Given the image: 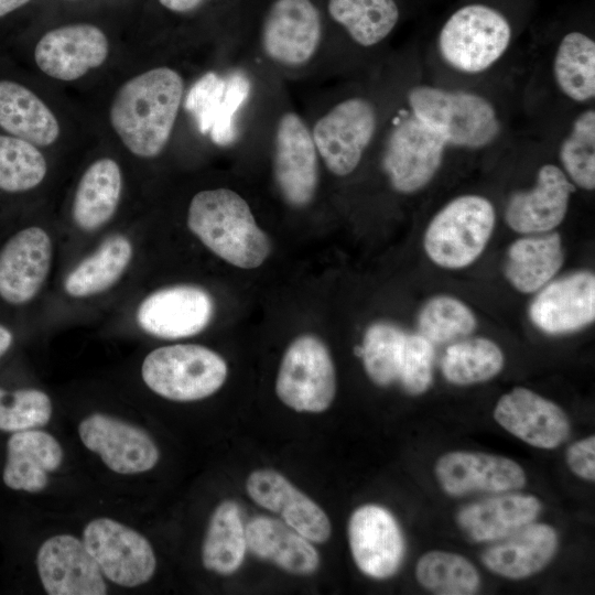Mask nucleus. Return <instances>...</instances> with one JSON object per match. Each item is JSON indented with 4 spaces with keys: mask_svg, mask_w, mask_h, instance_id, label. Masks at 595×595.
<instances>
[{
    "mask_svg": "<svg viewBox=\"0 0 595 595\" xmlns=\"http://www.w3.org/2000/svg\"><path fill=\"white\" fill-rule=\"evenodd\" d=\"M185 90L183 76L159 66L127 80L109 110L112 129L136 156L152 159L167 145Z\"/></svg>",
    "mask_w": 595,
    "mask_h": 595,
    "instance_id": "f257e3e1",
    "label": "nucleus"
},
{
    "mask_svg": "<svg viewBox=\"0 0 595 595\" xmlns=\"http://www.w3.org/2000/svg\"><path fill=\"white\" fill-rule=\"evenodd\" d=\"M187 226L210 251L236 267L255 269L270 253L268 236L256 223L247 201L234 190L196 193L188 205Z\"/></svg>",
    "mask_w": 595,
    "mask_h": 595,
    "instance_id": "f03ea898",
    "label": "nucleus"
},
{
    "mask_svg": "<svg viewBox=\"0 0 595 595\" xmlns=\"http://www.w3.org/2000/svg\"><path fill=\"white\" fill-rule=\"evenodd\" d=\"M412 115L436 130L448 144L478 149L500 131L496 109L480 95L432 86H414L408 93Z\"/></svg>",
    "mask_w": 595,
    "mask_h": 595,
    "instance_id": "7ed1b4c3",
    "label": "nucleus"
},
{
    "mask_svg": "<svg viewBox=\"0 0 595 595\" xmlns=\"http://www.w3.org/2000/svg\"><path fill=\"white\" fill-rule=\"evenodd\" d=\"M495 223L489 199L475 194L458 196L431 219L424 232V250L442 268H465L485 250Z\"/></svg>",
    "mask_w": 595,
    "mask_h": 595,
    "instance_id": "20e7f679",
    "label": "nucleus"
},
{
    "mask_svg": "<svg viewBox=\"0 0 595 595\" xmlns=\"http://www.w3.org/2000/svg\"><path fill=\"white\" fill-rule=\"evenodd\" d=\"M144 383L173 401H196L225 382L227 365L214 350L196 344H175L150 351L141 366Z\"/></svg>",
    "mask_w": 595,
    "mask_h": 595,
    "instance_id": "39448f33",
    "label": "nucleus"
},
{
    "mask_svg": "<svg viewBox=\"0 0 595 595\" xmlns=\"http://www.w3.org/2000/svg\"><path fill=\"white\" fill-rule=\"evenodd\" d=\"M511 41L508 20L497 10L473 3L456 10L439 34L443 60L457 71L480 73L494 65Z\"/></svg>",
    "mask_w": 595,
    "mask_h": 595,
    "instance_id": "423d86ee",
    "label": "nucleus"
},
{
    "mask_svg": "<svg viewBox=\"0 0 595 595\" xmlns=\"http://www.w3.org/2000/svg\"><path fill=\"white\" fill-rule=\"evenodd\" d=\"M377 110L361 96L342 99L310 127L320 160L336 176H347L359 165L375 138Z\"/></svg>",
    "mask_w": 595,
    "mask_h": 595,
    "instance_id": "0eeeda50",
    "label": "nucleus"
},
{
    "mask_svg": "<svg viewBox=\"0 0 595 595\" xmlns=\"http://www.w3.org/2000/svg\"><path fill=\"white\" fill-rule=\"evenodd\" d=\"M323 35L322 13L313 0H273L262 18L259 44L272 64L298 69L315 58Z\"/></svg>",
    "mask_w": 595,
    "mask_h": 595,
    "instance_id": "6e6552de",
    "label": "nucleus"
},
{
    "mask_svg": "<svg viewBox=\"0 0 595 595\" xmlns=\"http://www.w3.org/2000/svg\"><path fill=\"white\" fill-rule=\"evenodd\" d=\"M272 139V172L281 197L291 207L307 206L320 181V156L310 126L288 109L278 117Z\"/></svg>",
    "mask_w": 595,
    "mask_h": 595,
    "instance_id": "1a4fd4ad",
    "label": "nucleus"
},
{
    "mask_svg": "<svg viewBox=\"0 0 595 595\" xmlns=\"http://www.w3.org/2000/svg\"><path fill=\"white\" fill-rule=\"evenodd\" d=\"M279 399L299 412H322L335 396L334 365L325 344L313 335L295 338L285 350L275 382Z\"/></svg>",
    "mask_w": 595,
    "mask_h": 595,
    "instance_id": "9d476101",
    "label": "nucleus"
},
{
    "mask_svg": "<svg viewBox=\"0 0 595 595\" xmlns=\"http://www.w3.org/2000/svg\"><path fill=\"white\" fill-rule=\"evenodd\" d=\"M83 542L102 575L123 587H137L154 574L151 543L134 529L110 518H96L83 531Z\"/></svg>",
    "mask_w": 595,
    "mask_h": 595,
    "instance_id": "9b49d317",
    "label": "nucleus"
},
{
    "mask_svg": "<svg viewBox=\"0 0 595 595\" xmlns=\"http://www.w3.org/2000/svg\"><path fill=\"white\" fill-rule=\"evenodd\" d=\"M446 144L436 130L414 115L398 120L382 155L391 186L403 194L423 188L440 169Z\"/></svg>",
    "mask_w": 595,
    "mask_h": 595,
    "instance_id": "f8f14e48",
    "label": "nucleus"
},
{
    "mask_svg": "<svg viewBox=\"0 0 595 595\" xmlns=\"http://www.w3.org/2000/svg\"><path fill=\"white\" fill-rule=\"evenodd\" d=\"M82 443L112 472L133 475L152 469L160 452L141 428L104 413L86 416L78 426Z\"/></svg>",
    "mask_w": 595,
    "mask_h": 595,
    "instance_id": "ddd939ff",
    "label": "nucleus"
},
{
    "mask_svg": "<svg viewBox=\"0 0 595 595\" xmlns=\"http://www.w3.org/2000/svg\"><path fill=\"white\" fill-rule=\"evenodd\" d=\"M108 54L109 41L101 29L75 23L43 34L34 46L33 58L48 77L72 82L101 66Z\"/></svg>",
    "mask_w": 595,
    "mask_h": 595,
    "instance_id": "4468645a",
    "label": "nucleus"
},
{
    "mask_svg": "<svg viewBox=\"0 0 595 595\" xmlns=\"http://www.w3.org/2000/svg\"><path fill=\"white\" fill-rule=\"evenodd\" d=\"M214 313L212 296L203 288L177 284L159 289L142 300L136 318L148 334L167 339L201 333Z\"/></svg>",
    "mask_w": 595,
    "mask_h": 595,
    "instance_id": "2eb2a0df",
    "label": "nucleus"
},
{
    "mask_svg": "<svg viewBox=\"0 0 595 595\" xmlns=\"http://www.w3.org/2000/svg\"><path fill=\"white\" fill-rule=\"evenodd\" d=\"M52 240L39 226L12 235L0 248V298L10 305L32 301L42 289L51 268Z\"/></svg>",
    "mask_w": 595,
    "mask_h": 595,
    "instance_id": "dca6fc26",
    "label": "nucleus"
},
{
    "mask_svg": "<svg viewBox=\"0 0 595 595\" xmlns=\"http://www.w3.org/2000/svg\"><path fill=\"white\" fill-rule=\"evenodd\" d=\"M36 569L50 595H105L107 584L83 540L71 534L46 539L36 554Z\"/></svg>",
    "mask_w": 595,
    "mask_h": 595,
    "instance_id": "f3484780",
    "label": "nucleus"
},
{
    "mask_svg": "<svg viewBox=\"0 0 595 595\" xmlns=\"http://www.w3.org/2000/svg\"><path fill=\"white\" fill-rule=\"evenodd\" d=\"M348 540L356 565L368 576L387 578L401 565L404 541L400 527L380 506L365 505L353 512Z\"/></svg>",
    "mask_w": 595,
    "mask_h": 595,
    "instance_id": "a211bd4d",
    "label": "nucleus"
},
{
    "mask_svg": "<svg viewBox=\"0 0 595 595\" xmlns=\"http://www.w3.org/2000/svg\"><path fill=\"white\" fill-rule=\"evenodd\" d=\"M530 321L544 333L578 331L595 318V275L577 271L539 290L529 306Z\"/></svg>",
    "mask_w": 595,
    "mask_h": 595,
    "instance_id": "6ab92c4d",
    "label": "nucleus"
},
{
    "mask_svg": "<svg viewBox=\"0 0 595 595\" xmlns=\"http://www.w3.org/2000/svg\"><path fill=\"white\" fill-rule=\"evenodd\" d=\"M495 420L509 433L539 448L560 446L570 435V421L554 402L523 387L502 394Z\"/></svg>",
    "mask_w": 595,
    "mask_h": 595,
    "instance_id": "aec40b11",
    "label": "nucleus"
},
{
    "mask_svg": "<svg viewBox=\"0 0 595 595\" xmlns=\"http://www.w3.org/2000/svg\"><path fill=\"white\" fill-rule=\"evenodd\" d=\"M574 185L564 171L554 164L542 165L536 185L515 193L506 207V221L516 232H550L564 219Z\"/></svg>",
    "mask_w": 595,
    "mask_h": 595,
    "instance_id": "412c9836",
    "label": "nucleus"
},
{
    "mask_svg": "<svg viewBox=\"0 0 595 595\" xmlns=\"http://www.w3.org/2000/svg\"><path fill=\"white\" fill-rule=\"evenodd\" d=\"M435 475L442 488L453 496L509 491L526 484V474L518 463L486 453H446L437 459Z\"/></svg>",
    "mask_w": 595,
    "mask_h": 595,
    "instance_id": "4be33fe9",
    "label": "nucleus"
},
{
    "mask_svg": "<svg viewBox=\"0 0 595 595\" xmlns=\"http://www.w3.org/2000/svg\"><path fill=\"white\" fill-rule=\"evenodd\" d=\"M246 488L259 506L279 513L288 526L310 541L323 543L331 536V522L324 510L283 475L272 469L251 473Z\"/></svg>",
    "mask_w": 595,
    "mask_h": 595,
    "instance_id": "5701e85b",
    "label": "nucleus"
},
{
    "mask_svg": "<svg viewBox=\"0 0 595 595\" xmlns=\"http://www.w3.org/2000/svg\"><path fill=\"white\" fill-rule=\"evenodd\" d=\"M64 453L50 433L31 429L12 433L7 442L2 479L7 487L26 493L42 491L50 473L58 469Z\"/></svg>",
    "mask_w": 595,
    "mask_h": 595,
    "instance_id": "b1692460",
    "label": "nucleus"
},
{
    "mask_svg": "<svg viewBox=\"0 0 595 595\" xmlns=\"http://www.w3.org/2000/svg\"><path fill=\"white\" fill-rule=\"evenodd\" d=\"M558 548L555 530L545 523H529L488 548L483 563L494 573L520 580L540 572Z\"/></svg>",
    "mask_w": 595,
    "mask_h": 595,
    "instance_id": "393cba45",
    "label": "nucleus"
},
{
    "mask_svg": "<svg viewBox=\"0 0 595 595\" xmlns=\"http://www.w3.org/2000/svg\"><path fill=\"white\" fill-rule=\"evenodd\" d=\"M0 131L44 148L58 139L61 128L31 88L14 78L0 77Z\"/></svg>",
    "mask_w": 595,
    "mask_h": 595,
    "instance_id": "a878e982",
    "label": "nucleus"
},
{
    "mask_svg": "<svg viewBox=\"0 0 595 595\" xmlns=\"http://www.w3.org/2000/svg\"><path fill=\"white\" fill-rule=\"evenodd\" d=\"M245 532L247 547L253 554L290 573L309 575L318 567L320 556L310 540L277 519L253 518Z\"/></svg>",
    "mask_w": 595,
    "mask_h": 595,
    "instance_id": "bb28decb",
    "label": "nucleus"
},
{
    "mask_svg": "<svg viewBox=\"0 0 595 595\" xmlns=\"http://www.w3.org/2000/svg\"><path fill=\"white\" fill-rule=\"evenodd\" d=\"M540 509L534 496L502 495L466 506L457 523L477 542L499 540L531 523Z\"/></svg>",
    "mask_w": 595,
    "mask_h": 595,
    "instance_id": "cd10ccee",
    "label": "nucleus"
},
{
    "mask_svg": "<svg viewBox=\"0 0 595 595\" xmlns=\"http://www.w3.org/2000/svg\"><path fill=\"white\" fill-rule=\"evenodd\" d=\"M564 262L561 236L544 232L521 237L508 248L505 275L521 293H533L548 284Z\"/></svg>",
    "mask_w": 595,
    "mask_h": 595,
    "instance_id": "c85d7f7f",
    "label": "nucleus"
},
{
    "mask_svg": "<svg viewBox=\"0 0 595 595\" xmlns=\"http://www.w3.org/2000/svg\"><path fill=\"white\" fill-rule=\"evenodd\" d=\"M122 173L110 158L93 162L82 175L72 205V217L84 231H94L115 215L121 198Z\"/></svg>",
    "mask_w": 595,
    "mask_h": 595,
    "instance_id": "c756f323",
    "label": "nucleus"
},
{
    "mask_svg": "<svg viewBox=\"0 0 595 595\" xmlns=\"http://www.w3.org/2000/svg\"><path fill=\"white\" fill-rule=\"evenodd\" d=\"M132 256L128 237L122 234L107 237L65 277L64 291L72 298H87L109 290L126 272Z\"/></svg>",
    "mask_w": 595,
    "mask_h": 595,
    "instance_id": "7c9ffc66",
    "label": "nucleus"
},
{
    "mask_svg": "<svg viewBox=\"0 0 595 595\" xmlns=\"http://www.w3.org/2000/svg\"><path fill=\"white\" fill-rule=\"evenodd\" d=\"M247 548L238 505L225 500L213 512L202 547L205 569L229 575L241 565Z\"/></svg>",
    "mask_w": 595,
    "mask_h": 595,
    "instance_id": "2f4dec72",
    "label": "nucleus"
},
{
    "mask_svg": "<svg viewBox=\"0 0 595 595\" xmlns=\"http://www.w3.org/2000/svg\"><path fill=\"white\" fill-rule=\"evenodd\" d=\"M327 12L364 47L383 41L393 31L400 14L396 0H328Z\"/></svg>",
    "mask_w": 595,
    "mask_h": 595,
    "instance_id": "473e14b6",
    "label": "nucleus"
},
{
    "mask_svg": "<svg viewBox=\"0 0 595 595\" xmlns=\"http://www.w3.org/2000/svg\"><path fill=\"white\" fill-rule=\"evenodd\" d=\"M553 74L558 87L570 99L583 102L595 96V42L586 34H565L554 55Z\"/></svg>",
    "mask_w": 595,
    "mask_h": 595,
    "instance_id": "72a5a7b5",
    "label": "nucleus"
},
{
    "mask_svg": "<svg viewBox=\"0 0 595 595\" xmlns=\"http://www.w3.org/2000/svg\"><path fill=\"white\" fill-rule=\"evenodd\" d=\"M500 347L485 337L452 343L442 359V372L447 381L465 386L487 381L504 367Z\"/></svg>",
    "mask_w": 595,
    "mask_h": 595,
    "instance_id": "f704fd0d",
    "label": "nucleus"
},
{
    "mask_svg": "<svg viewBox=\"0 0 595 595\" xmlns=\"http://www.w3.org/2000/svg\"><path fill=\"white\" fill-rule=\"evenodd\" d=\"M47 174L39 147L0 131V192L22 194L36 188Z\"/></svg>",
    "mask_w": 595,
    "mask_h": 595,
    "instance_id": "c9c22d12",
    "label": "nucleus"
},
{
    "mask_svg": "<svg viewBox=\"0 0 595 595\" xmlns=\"http://www.w3.org/2000/svg\"><path fill=\"white\" fill-rule=\"evenodd\" d=\"M415 576L423 587L441 595H470L477 593L480 585L473 563L446 551L423 554L416 563Z\"/></svg>",
    "mask_w": 595,
    "mask_h": 595,
    "instance_id": "e433bc0d",
    "label": "nucleus"
},
{
    "mask_svg": "<svg viewBox=\"0 0 595 595\" xmlns=\"http://www.w3.org/2000/svg\"><path fill=\"white\" fill-rule=\"evenodd\" d=\"M477 326L473 311L450 295L431 298L418 316L419 334L433 345L455 342L469 335Z\"/></svg>",
    "mask_w": 595,
    "mask_h": 595,
    "instance_id": "4c0bfd02",
    "label": "nucleus"
},
{
    "mask_svg": "<svg viewBox=\"0 0 595 595\" xmlns=\"http://www.w3.org/2000/svg\"><path fill=\"white\" fill-rule=\"evenodd\" d=\"M407 333L399 326L378 322L364 336L361 357L369 378L379 386H388L399 378Z\"/></svg>",
    "mask_w": 595,
    "mask_h": 595,
    "instance_id": "58836bf2",
    "label": "nucleus"
},
{
    "mask_svg": "<svg viewBox=\"0 0 595 595\" xmlns=\"http://www.w3.org/2000/svg\"><path fill=\"white\" fill-rule=\"evenodd\" d=\"M560 160L566 176L578 187L595 188V111L582 112L560 148Z\"/></svg>",
    "mask_w": 595,
    "mask_h": 595,
    "instance_id": "ea45409f",
    "label": "nucleus"
},
{
    "mask_svg": "<svg viewBox=\"0 0 595 595\" xmlns=\"http://www.w3.org/2000/svg\"><path fill=\"white\" fill-rule=\"evenodd\" d=\"M52 402L42 390L23 388L7 390L0 387V431L20 432L48 423Z\"/></svg>",
    "mask_w": 595,
    "mask_h": 595,
    "instance_id": "a19ab883",
    "label": "nucleus"
},
{
    "mask_svg": "<svg viewBox=\"0 0 595 595\" xmlns=\"http://www.w3.org/2000/svg\"><path fill=\"white\" fill-rule=\"evenodd\" d=\"M434 345L418 334H407L399 380L410 394L425 392L432 382Z\"/></svg>",
    "mask_w": 595,
    "mask_h": 595,
    "instance_id": "79ce46f5",
    "label": "nucleus"
},
{
    "mask_svg": "<svg viewBox=\"0 0 595 595\" xmlns=\"http://www.w3.org/2000/svg\"><path fill=\"white\" fill-rule=\"evenodd\" d=\"M566 463L571 470L586 479H595V437L594 435L573 443L566 451Z\"/></svg>",
    "mask_w": 595,
    "mask_h": 595,
    "instance_id": "37998d69",
    "label": "nucleus"
},
{
    "mask_svg": "<svg viewBox=\"0 0 595 595\" xmlns=\"http://www.w3.org/2000/svg\"><path fill=\"white\" fill-rule=\"evenodd\" d=\"M205 0H159L160 4L166 10L184 14L199 8Z\"/></svg>",
    "mask_w": 595,
    "mask_h": 595,
    "instance_id": "c03bdc74",
    "label": "nucleus"
},
{
    "mask_svg": "<svg viewBox=\"0 0 595 595\" xmlns=\"http://www.w3.org/2000/svg\"><path fill=\"white\" fill-rule=\"evenodd\" d=\"M31 0H0V19L13 13Z\"/></svg>",
    "mask_w": 595,
    "mask_h": 595,
    "instance_id": "a18cd8bd",
    "label": "nucleus"
},
{
    "mask_svg": "<svg viewBox=\"0 0 595 595\" xmlns=\"http://www.w3.org/2000/svg\"><path fill=\"white\" fill-rule=\"evenodd\" d=\"M12 332L3 324H0V358L7 354L13 344Z\"/></svg>",
    "mask_w": 595,
    "mask_h": 595,
    "instance_id": "49530a36",
    "label": "nucleus"
}]
</instances>
